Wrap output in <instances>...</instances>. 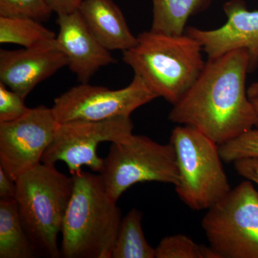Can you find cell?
<instances>
[{
  "label": "cell",
  "mask_w": 258,
  "mask_h": 258,
  "mask_svg": "<svg viewBox=\"0 0 258 258\" xmlns=\"http://www.w3.org/2000/svg\"><path fill=\"white\" fill-rule=\"evenodd\" d=\"M222 160L234 163L245 158L258 157V127L219 145Z\"/></svg>",
  "instance_id": "cell-19"
},
{
  "label": "cell",
  "mask_w": 258,
  "mask_h": 258,
  "mask_svg": "<svg viewBox=\"0 0 258 258\" xmlns=\"http://www.w3.org/2000/svg\"><path fill=\"white\" fill-rule=\"evenodd\" d=\"M247 95L249 99L255 98L258 96V81L257 82L253 83L247 89Z\"/></svg>",
  "instance_id": "cell-26"
},
{
  "label": "cell",
  "mask_w": 258,
  "mask_h": 258,
  "mask_svg": "<svg viewBox=\"0 0 258 258\" xmlns=\"http://www.w3.org/2000/svg\"><path fill=\"white\" fill-rule=\"evenodd\" d=\"M56 40L69 60V67L81 83H88L101 68L116 62L90 31L79 10L57 15Z\"/></svg>",
  "instance_id": "cell-13"
},
{
  "label": "cell",
  "mask_w": 258,
  "mask_h": 258,
  "mask_svg": "<svg viewBox=\"0 0 258 258\" xmlns=\"http://www.w3.org/2000/svg\"><path fill=\"white\" fill-rule=\"evenodd\" d=\"M210 2L211 0H152L151 30L168 35H184L189 19L205 9Z\"/></svg>",
  "instance_id": "cell-16"
},
{
  "label": "cell",
  "mask_w": 258,
  "mask_h": 258,
  "mask_svg": "<svg viewBox=\"0 0 258 258\" xmlns=\"http://www.w3.org/2000/svg\"><path fill=\"white\" fill-rule=\"evenodd\" d=\"M15 183L19 215L37 256L62 257L57 238L72 196L74 177L41 162Z\"/></svg>",
  "instance_id": "cell-4"
},
{
  "label": "cell",
  "mask_w": 258,
  "mask_h": 258,
  "mask_svg": "<svg viewBox=\"0 0 258 258\" xmlns=\"http://www.w3.org/2000/svg\"><path fill=\"white\" fill-rule=\"evenodd\" d=\"M25 99L0 81V123L13 121L26 114L30 108Z\"/></svg>",
  "instance_id": "cell-22"
},
{
  "label": "cell",
  "mask_w": 258,
  "mask_h": 258,
  "mask_svg": "<svg viewBox=\"0 0 258 258\" xmlns=\"http://www.w3.org/2000/svg\"><path fill=\"white\" fill-rule=\"evenodd\" d=\"M179 179L175 189L191 210H208L231 191L219 145L198 129L178 125L172 131Z\"/></svg>",
  "instance_id": "cell-5"
},
{
  "label": "cell",
  "mask_w": 258,
  "mask_h": 258,
  "mask_svg": "<svg viewBox=\"0 0 258 258\" xmlns=\"http://www.w3.org/2000/svg\"><path fill=\"white\" fill-rule=\"evenodd\" d=\"M252 103H253L254 109H255L256 114H257V124L255 127H258V96H256L255 98L251 99Z\"/></svg>",
  "instance_id": "cell-27"
},
{
  "label": "cell",
  "mask_w": 258,
  "mask_h": 258,
  "mask_svg": "<svg viewBox=\"0 0 258 258\" xmlns=\"http://www.w3.org/2000/svg\"><path fill=\"white\" fill-rule=\"evenodd\" d=\"M69 60L56 38L17 50H0V81L24 98Z\"/></svg>",
  "instance_id": "cell-12"
},
{
  "label": "cell",
  "mask_w": 258,
  "mask_h": 258,
  "mask_svg": "<svg viewBox=\"0 0 258 258\" xmlns=\"http://www.w3.org/2000/svg\"><path fill=\"white\" fill-rule=\"evenodd\" d=\"M233 164L239 175L258 185V157L239 159Z\"/></svg>",
  "instance_id": "cell-23"
},
{
  "label": "cell",
  "mask_w": 258,
  "mask_h": 258,
  "mask_svg": "<svg viewBox=\"0 0 258 258\" xmlns=\"http://www.w3.org/2000/svg\"><path fill=\"white\" fill-rule=\"evenodd\" d=\"M142 218V212L135 208L122 218L111 258H155L156 249L144 236Z\"/></svg>",
  "instance_id": "cell-17"
},
{
  "label": "cell",
  "mask_w": 258,
  "mask_h": 258,
  "mask_svg": "<svg viewBox=\"0 0 258 258\" xmlns=\"http://www.w3.org/2000/svg\"><path fill=\"white\" fill-rule=\"evenodd\" d=\"M249 67L245 49L208 59L192 86L173 105L169 119L198 129L218 145L253 128L257 114L245 86Z\"/></svg>",
  "instance_id": "cell-1"
},
{
  "label": "cell",
  "mask_w": 258,
  "mask_h": 258,
  "mask_svg": "<svg viewBox=\"0 0 258 258\" xmlns=\"http://www.w3.org/2000/svg\"><path fill=\"white\" fill-rule=\"evenodd\" d=\"M57 125L52 108L45 106L30 108L13 121L0 123V166L13 181L42 162Z\"/></svg>",
  "instance_id": "cell-10"
},
{
  "label": "cell",
  "mask_w": 258,
  "mask_h": 258,
  "mask_svg": "<svg viewBox=\"0 0 258 258\" xmlns=\"http://www.w3.org/2000/svg\"><path fill=\"white\" fill-rule=\"evenodd\" d=\"M203 47L186 33L168 35L150 30L123 51V62L151 90L172 105L183 98L205 68Z\"/></svg>",
  "instance_id": "cell-3"
},
{
  "label": "cell",
  "mask_w": 258,
  "mask_h": 258,
  "mask_svg": "<svg viewBox=\"0 0 258 258\" xmlns=\"http://www.w3.org/2000/svg\"><path fill=\"white\" fill-rule=\"evenodd\" d=\"M85 0H47L52 12L57 15L67 14L79 10Z\"/></svg>",
  "instance_id": "cell-24"
},
{
  "label": "cell",
  "mask_w": 258,
  "mask_h": 258,
  "mask_svg": "<svg viewBox=\"0 0 258 258\" xmlns=\"http://www.w3.org/2000/svg\"><path fill=\"white\" fill-rule=\"evenodd\" d=\"M133 129L130 117L125 116L98 121L74 120L58 123L42 162L55 165L57 161H62L72 174L81 171L83 166L99 173L103 164V159L97 154L99 144L124 142L133 134Z\"/></svg>",
  "instance_id": "cell-8"
},
{
  "label": "cell",
  "mask_w": 258,
  "mask_h": 258,
  "mask_svg": "<svg viewBox=\"0 0 258 258\" xmlns=\"http://www.w3.org/2000/svg\"><path fill=\"white\" fill-rule=\"evenodd\" d=\"M72 196L62 223L61 254L64 258H111L121 211L107 192L101 176L72 174Z\"/></svg>",
  "instance_id": "cell-2"
},
{
  "label": "cell",
  "mask_w": 258,
  "mask_h": 258,
  "mask_svg": "<svg viewBox=\"0 0 258 258\" xmlns=\"http://www.w3.org/2000/svg\"><path fill=\"white\" fill-rule=\"evenodd\" d=\"M79 11L90 31L107 50L125 51L137 42L113 0H85Z\"/></svg>",
  "instance_id": "cell-14"
},
{
  "label": "cell",
  "mask_w": 258,
  "mask_h": 258,
  "mask_svg": "<svg viewBox=\"0 0 258 258\" xmlns=\"http://www.w3.org/2000/svg\"><path fill=\"white\" fill-rule=\"evenodd\" d=\"M99 175L115 202L137 183L158 181L175 186L179 179L175 150L170 143L132 134L124 142L112 144Z\"/></svg>",
  "instance_id": "cell-6"
},
{
  "label": "cell",
  "mask_w": 258,
  "mask_h": 258,
  "mask_svg": "<svg viewBox=\"0 0 258 258\" xmlns=\"http://www.w3.org/2000/svg\"><path fill=\"white\" fill-rule=\"evenodd\" d=\"M157 98L143 80L134 75L132 83L119 90L82 83L56 98L52 110L58 123L98 121L130 117L139 107Z\"/></svg>",
  "instance_id": "cell-9"
},
{
  "label": "cell",
  "mask_w": 258,
  "mask_h": 258,
  "mask_svg": "<svg viewBox=\"0 0 258 258\" xmlns=\"http://www.w3.org/2000/svg\"><path fill=\"white\" fill-rule=\"evenodd\" d=\"M227 22L220 28L204 30L189 27L186 33L202 45L208 59L237 49L249 54V72L258 66V10L250 11L242 0H229L223 6Z\"/></svg>",
  "instance_id": "cell-11"
},
{
  "label": "cell",
  "mask_w": 258,
  "mask_h": 258,
  "mask_svg": "<svg viewBox=\"0 0 258 258\" xmlns=\"http://www.w3.org/2000/svg\"><path fill=\"white\" fill-rule=\"evenodd\" d=\"M202 227L220 258H258V191L242 181L208 209Z\"/></svg>",
  "instance_id": "cell-7"
},
{
  "label": "cell",
  "mask_w": 258,
  "mask_h": 258,
  "mask_svg": "<svg viewBox=\"0 0 258 258\" xmlns=\"http://www.w3.org/2000/svg\"><path fill=\"white\" fill-rule=\"evenodd\" d=\"M57 35L45 28L40 21L25 17L0 16V42L21 45L28 48Z\"/></svg>",
  "instance_id": "cell-18"
},
{
  "label": "cell",
  "mask_w": 258,
  "mask_h": 258,
  "mask_svg": "<svg viewBox=\"0 0 258 258\" xmlns=\"http://www.w3.org/2000/svg\"><path fill=\"white\" fill-rule=\"evenodd\" d=\"M155 249V258H204L203 245L181 234L164 237Z\"/></svg>",
  "instance_id": "cell-20"
},
{
  "label": "cell",
  "mask_w": 258,
  "mask_h": 258,
  "mask_svg": "<svg viewBox=\"0 0 258 258\" xmlns=\"http://www.w3.org/2000/svg\"><path fill=\"white\" fill-rule=\"evenodd\" d=\"M16 183L0 166V199H15Z\"/></svg>",
  "instance_id": "cell-25"
},
{
  "label": "cell",
  "mask_w": 258,
  "mask_h": 258,
  "mask_svg": "<svg viewBox=\"0 0 258 258\" xmlns=\"http://www.w3.org/2000/svg\"><path fill=\"white\" fill-rule=\"evenodd\" d=\"M53 13L47 0H0V16L25 17L46 21Z\"/></svg>",
  "instance_id": "cell-21"
},
{
  "label": "cell",
  "mask_w": 258,
  "mask_h": 258,
  "mask_svg": "<svg viewBox=\"0 0 258 258\" xmlns=\"http://www.w3.org/2000/svg\"><path fill=\"white\" fill-rule=\"evenodd\" d=\"M37 256L19 215L15 199H0V258Z\"/></svg>",
  "instance_id": "cell-15"
}]
</instances>
